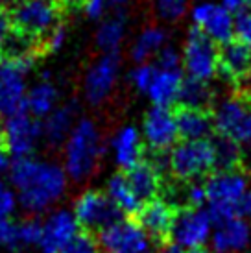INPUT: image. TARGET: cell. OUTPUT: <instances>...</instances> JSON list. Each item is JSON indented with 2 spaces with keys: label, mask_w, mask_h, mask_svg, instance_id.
I'll return each instance as SVG.
<instances>
[{
  "label": "cell",
  "mask_w": 251,
  "mask_h": 253,
  "mask_svg": "<svg viewBox=\"0 0 251 253\" xmlns=\"http://www.w3.org/2000/svg\"><path fill=\"white\" fill-rule=\"evenodd\" d=\"M76 216L69 211H57L46 218L41 229L39 250L41 253H61L65 246L78 235Z\"/></svg>",
  "instance_id": "obj_13"
},
{
  "label": "cell",
  "mask_w": 251,
  "mask_h": 253,
  "mask_svg": "<svg viewBox=\"0 0 251 253\" xmlns=\"http://www.w3.org/2000/svg\"><path fill=\"white\" fill-rule=\"evenodd\" d=\"M0 150H6V137H4V126L0 124Z\"/></svg>",
  "instance_id": "obj_43"
},
{
  "label": "cell",
  "mask_w": 251,
  "mask_h": 253,
  "mask_svg": "<svg viewBox=\"0 0 251 253\" xmlns=\"http://www.w3.org/2000/svg\"><path fill=\"white\" fill-rule=\"evenodd\" d=\"M107 194L111 196V200L120 207V211L129 216H137V212L140 211V200L135 196L131 185L127 181L126 174H115L107 183Z\"/></svg>",
  "instance_id": "obj_27"
},
{
  "label": "cell",
  "mask_w": 251,
  "mask_h": 253,
  "mask_svg": "<svg viewBox=\"0 0 251 253\" xmlns=\"http://www.w3.org/2000/svg\"><path fill=\"white\" fill-rule=\"evenodd\" d=\"M181 82L183 76L179 69H174V71L157 69L154 82L148 89V96L152 98L155 106H172L177 100V94H179V89H181Z\"/></svg>",
  "instance_id": "obj_22"
},
{
  "label": "cell",
  "mask_w": 251,
  "mask_h": 253,
  "mask_svg": "<svg viewBox=\"0 0 251 253\" xmlns=\"http://www.w3.org/2000/svg\"><path fill=\"white\" fill-rule=\"evenodd\" d=\"M250 155H251V142H250Z\"/></svg>",
  "instance_id": "obj_47"
},
{
  "label": "cell",
  "mask_w": 251,
  "mask_h": 253,
  "mask_svg": "<svg viewBox=\"0 0 251 253\" xmlns=\"http://www.w3.org/2000/svg\"><path fill=\"white\" fill-rule=\"evenodd\" d=\"M0 2H2V0H0Z\"/></svg>",
  "instance_id": "obj_48"
},
{
  "label": "cell",
  "mask_w": 251,
  "mask_h": 253,
  "mask_svg": "<svg viewBox=\"0 0 251 253\" xmlns=\"http://www.w3.org/2000/svg\"><path fill=\"white\" fill-rule=\"evenodd\" d=\"M209 214L212 224H222L238 216V204L248 192V176L244 169L216 172L205 183Z\"/></svg>",
  "instance_id": "obj_3"
},
{
  "label": "cell",
  "mask_w": 251,
  "mask_h": 253,
  "mask_svg": "<svg viewBox=\"0 0 251 253\" xmlns=\"http://www.w3.org/2000/svg\"><path fill=\"white\" fill-rule=\"evenodd\" d=\"M235 32L240 41H244L246 44L251 46V11H244L238 13L235 19Z\"/></svg>",
  "instance_id": "obj_35"
},
{
  "label": "cell",
  "mask_w": 251,
  "mask_h": 253,
  "mask_svg": "<svg viewBox=\"0 0 251 253\" xmlns=\"http://www.w3.org/2000/svg\"><path fill=\"white\" fill-rule=\"evenodd\" d=\"M120 69V59L117 52H107L94 67L85 80V96L91 104H100L111 92L117 82Z\"/></svg>",
  "instance_id": "obj_18"
},
{
  "label": "cell",
  "mask_w": 251,
  "mask_h": 253,
  "mask_svg": "<svg viewBox=\"0 0 251 253\" xmlns=\"http://www.w3.org/2000/svg\"><path fill=\"white\" fill-rule=\"evenodd\" d=\"M57 100V89L54 84L48 82V76H44L39 84H35L30 92L26 94V111L34 115L35 119L39 117H46Z\"/></svg>",
  "instance_id": "obj_26"
},
{
  "label": "cell",
  "mask_w": 251,
  "mask_h": 253,
  "mask_svg": "<svg viewBox=\"0 0 251 253\" xmlns=\"http://www.w3.org/2000/svg\"><path fill=\"white\" fill-rule=\"evenodd\" d=\"M212 144V154H214V170L216 172H225V170L244 169V152L240 144L231 141L223 135H212L210 137Z\"/></svg>",
  "instance_id": "obj_25"
},
{
  "label": "cell",
  "mask_w": 251,
  "mask_h": 253,
  "mask_svg": "<svg viewBox=\"0 0 251 253\" xmlns=\"http://www.w3.org/2000/svg\"><path fill=\"white\" fill-rule=\"evenodd\" d=\"M78 113V102H67L63 107L50 113L48 119L42 124V135L50 146H59L69 135L74 117Z\"/></svg>",
  "instance_id": "obj_23"
},
{
  "label": "cell",
  "mask_w": 251,
  "mask_h": 253,
  "mask_svg": "<svg viewBox=\"0 0 251 253\" xmlns=\"http://www.w3.org/2000/svg\"><path fill=\"white\" fill-rule=\"evenodd\" d=\"M175 207L168 204L165 198H155L142 204L137 212V224L152 237V240H167L170 237L172 222L175 216Z\"/></svg>",
  "instance_id": "obj_17"
},
{
  "label": "cell",
  "mask_w": 251,
  "mask_h": 253,
  "mask_svg": "<svg viewBox=\"0 0 251 253\" xmlns=\"http://www.w3.org/2000/svg\"><path fill=\"white\" fill-rule=\"evenodd\" d=\"M212 235V220L209 211L202 207H181L175 211L170 237L183 250H198L205 246Z\"/></svg>",
  "instance_id": "obj_6"
},
{
  "label": "cell",
  "mask_w": 251,
  "mask_h": 253,
  "mask_svg": "<svg viewBox=\"0 0 251 253\" xmlns=\"http://www.w3.org/2000/svg\"><path fill=\"white\" fill-rule=\"evenodd\" d=\"M104 152L96 126L91 120H82L67 142V172L72 179L82 181L94 172L98 159Z\"/></svg>",
  "instance_id": "obj_4"
},
{
  "label": "cell",
  "mask_w": 251,
  "mask_h": 253,
  "mask_svg": "<svg viewBox=\"0 0 251 253\" xmlns=\"http://www.w3.org/2000/svg\"><path fill=\"white\" fill-rule=\"evenodd\" d=\"M238 216L251 218V189L246 192V196L238 204Z\"/></svg>",
  "instance_id": "obj_40"
},
{
  "label": "cell",
  "mask_w": 251,
  "mask_h": 253,
  "mask_svg": "<svg viewBox=\"0 0 251 253\" xmlns=\"http://www.w3.org/2000/svg\"><path fill=\"white\" fill-rule=\"evenodd\" d=\"M122 37H124V17H122V13H119L117 17L105 21L100 26L96 34V42L105 54L107 52H117Z\"/></svg>",
  "instance_id": "obj_29"
},
{
  "label": "cell",
  "mask_w": 251,
  "mask_h": 253,
  "mask_svg": "<svg viewBox=\"0 0 251 253\" xmlns=\"http://www.w3.org/2000/svg\"><path fill=\"white\" fill-rule=\"evenodd\" d=\"M188 253H210V252H207V250H202V248H198V250H190Z\"/></svg>",
  "instance_id": "obj_44"
},
{
  "label": "cell",
  "mask_w": 251,
  "mask_h": 253,
  "mask_svg": "<svg viewBox=\"0 0 251 253\" xmlns=\"http://www.w3.org/2000/svg\"><path fill=\"white\" fill-rule=\"evenodd\" d=\"M98 242L104 253H150L152 237L137 222L119 220L98 233Z\"/></svg>",
  "instance_id": "obj_9"
},
{
  "label": "cell",
  "mask_w": 251,
  "mask_h": 253,
  "mask_svg": "<svg viewBox=\"0 0 251 253\" xmlns=\"http://www.w3.org/2000/svg\"><path fill=\"white\" fill-rule=\"evenodd\" d=\"M24 74L13 61L0 63V117L9 119L26 111V85Z\"/></svg>",
  "instance_id": "obj_12"
},
{
  "label": "cell",
  "mask_w": 251,
  "mask_h": 253,
  "mask_svg": "<svg viewBox=\"0 0 251 253\" xmlns=\"http://www.w3.org/2000/svg\"><path fill=\"white\" fill-rule=\"evenodd\" d=\"M185 69L188 76L209 82L218 72V46L202 28L188 32L187 46H185Z\"/></svg>",
  "instance_id": "obj_10"
},
{
  "label": "cell",
  "mask_w": 251,
  "mask_h": 253,
  "mask_svg": "<svg viewBox=\"0 0 251 253\" xmlns=\"http://www.w3.org/2000/svg\"><path fill=\"white\" fill-rule=\"evenodd\" d=\"M15 211V196L4 183L0 181V216H9Z\"/></svg>",
  "instance_id": "obj_37"
},
{
  "label": "cell",
  "mask_w": 251,
  "mask_h": 253,
  "mask_svg": "<svg viewBox=\"0 0 251 253\" xmlns=\"http://www.w3.org/2000/svg\"><path fill=\"white\" fill-rule=\"evenodd\" d=\"M212 89H210L207 82L198 80V78H183L181 89L175 100V106H185V107H196V109H207L212 111Z\"/></svg>",
  "instance_id": "obj_24"
},
{
  "label": "cell",
  "mask_w": 251,
  "mask_h": 253,
  "mask_svg": "<svg viewBox=\"0 0 251 253\" xmlns=\"http://www.w3.org/2000/svg\"><path fill=\"white\" fill-rule=\"evenodd\" d=\"M11 32V21H9V13L6 7H0V44L6 39V36Z\"/></svg>",
  "instance_id": "obj_39"
},
{
  "label": "cell",
  "mask_w": 251,
  "mask_h": 253,
  "mask_svg": "<svg viewBox=\"0 0 251 253\" xmlns=\"http://www.w3.org/2000/svg\"><path fill=\"white\" fill-rule=\"evenodd\" d=\"M42 135V124L34 115L26 111L9 117L4 124L6 152L17 157H28L35 148V142Z\"/></svg>",
  "instance_id": "obj_11"
},
{
  "label": "cell",
  "mask_w": 251,
  "mask_h": 253,
  "mask_svg": "<svg viewBox=\"0 0 251 253\" xmlns=\"http://www.w3.org/2000/svg\"><path fill=\"white\" fill-rule=\"evenodd\" d=\"M2 61H4V57H2V54H0V63H2Z\"/></svg>",
  "instance_id": "obj_46"
},
{
  "label": "cell",
  "mask_w": 251,
  "mask_h": 253,
  "mask_svg": "<svg viewBox=\"0 0 251 253\" xmlns=\"http://www.w3.org/2000/svg\"><path fill=\"white\" fill-rule=\"evenodd\" d=\"M159 253H183V248H179L177 244H168V246H165L163 250H161Z\"/></svg>",
  "instance_id": "obj_42"
},
{
  "label": "cell",
  "mask_w": 251,
  "mask_h": 253,
  "mask_svg": "<svg viewBox=\"0 0 251 253\" xmlns=\"http://www.w3.org/2000/svg\"><path fill=\"white\" fill-rule=\"evenodd\" d=\"M214 170L212 144L207 139L185 141L170 152V174L179 181H198Z\"/></svg>",
  "instance_id": "obj_5"
},
{
  "label": "cell",
  "mask_w": 251,
  "mask_h": 253,
  "mask_svg": "<svg viewBox=\"0 0 251 253\" xmlns=\"http://www.w3.org/2000/svg\"><path fill=\"white\" fill-rule=\"evenodd\" d=\"M124 174L127 177L129 185H131L135 196L140 200V204L155 200L157 194L161 192V189H163V177L159 176V172L146 159H142L137 167L126 170Z\"/></svg>",
  "instance_id": "obj_20"
},
{
  "label": "cell",
  "mask_w": 251,
  "mask_h": 253,
  "mask_svg": "<svg viewBox=\"0 0 251 253\" xmlns=\"http://www.w3.org/2000/svg\"><path fill=\"white\" fill-rule=\"evenodd\" d=\"M174 117L177 122L179 137H183L185 141H200V139H207L214 133L212 111L174 106Z\"/></svg>",
  "instance_id": "obj_19"
},
{
  "label": "cell",
  "mask_w": 251,
  "mask_h": 253,
  "mask_svg": "<svg viewBox=\"0 0 251 253\" xmlns=\"http://www.w3.org/2000/svg\"><path fill=\"white\" fill-rule=\"evenodd\" d=\"M214 253H244L251 248V225L242 216H235L216 225L210 235Z\"/></svg>",
  "instance_id": "obj_16"
},
{
  "label": "cell",
  "mask_w": 251,
  "mask_h": 253,
  "mask_svg": "<svg viewBox=\"0 0 251 253\" xmlns=\"http://www.w3.org/2000/svg\"><path fill=\"white\" fill-rule=\"evenodd\" d=\"M144 137L148 148L152 150H168L179 137L174 111L168 107L155 106L146 113L144 119Z\"/></svg>",
  "instance_id": "obj_14"
},
{
  "label": "cell",
  "mask_w": 251,
  "mask_h": 253,
  "mask_svg": "<svg viewBox=\"0 0 251 253\" xmlns=\"http://www.w3.org/2000/svg\"><path fill=\"white\" fill-rule=\"evenodd\" d=\"M157 65H159V69H165V71L179 69V54H177V50L165 44V46L159 50Z\"/></svg>",
  "instance_id": "obj_34"
},
{
  "label": "cell",
  "mask_w": 251,
  "mask_h": 253,
  "mask_svg": "<svg viewBox=\"0 0 251 253\" xmlns=\"http://www.w3.org/2000/svg\"><path fill=\"white\" fill-rule=\"evenodd\" d=\"M61 253H104L98 239L89 231H78V235L65 246Z\"/></svg>",
  "instance_id": "obj_31"
},
{
  "label": "cell",
  "mask_w": 251,
  "mask_h": 253,
  "mask_svg": "<svg viewBox=\"0 0 251 253\" xmlns=\"http://www.w3.org/2000/svg\"><path fill=\"white\" fill-rule=\"evenodd\" d=\"M187 9V0H157V11L163 19L175 21Z\"/></svg>",
  "instance_id": "obj_33"
},
{
  "label": "cell",
  "mask_w": 251,
  "mask_h": 253,
  "mask_svg": "<svg viewBox=\"0 0 251 253\" xmlns=\"http://www.w3.org/2000/svg\"><path fill=\"white\" fill-rule=\"evenodd\" d=\"M155 72H157V67L154 65H140L139 69H135L131 72V84L135 85V89H139L140 92H148Z\"/></svg>",
  "instance_id": "obj_32"
},
{
  "label": "cell",
  "mask_w": 251,
  "mask_h": 253,
  "mask_svg": "<svg viewBox=\"0 0 251 253\" xmlns=\"http://www.w3.org/2000/svg\"><path fill=\"white\" fill-rule=\"evenodd\" d=\"M84 11L91 19H100L105 11V0H87L84 6Z\"/></svg>",
  "instance_id": "obj_38"
},
{
  "label": "cell",
  "mask_w": 251,
  "mask_h": 253,
  "mask_svg": "<svg viewBox=\"0 0 251 253\" xmlns=\"http://www.w3.org/2000/svg\"><path fill=\"white\" fill-rule=\"evenodd\" d=\"M42 225L37 220H24L21 224H15V240L11 253H22L24 250L39 246Z\"/></svg>",
  "instance_id": "obj_30"
},
{
  "label": "cell",
  "mask_w": 251,
  "mask_h": 253,
  "mask_svg": "<svg viewBox=\"0 0 251 253\" xmlns=\"http://www.w3.org/2000/svg\"><path fill=\"white\" fill-rule=\"evenodd\" d=\"M113 2H119V4H120V2H126V0H113Z\"/></svg>",
  "instance_id": "obj_45"
},
{
  "label": "cell",
  "mask_w": 251,
  "mask_h": 253,
  "mask_svg": "<svg viewBox=\"0 0 251 253\" xmlns=\"http://www.w3.org/2000/svg\"><path fill=\"white\" fill-rule=\"evenodd\" d=\"M124 212L111 200L109 194L100 190H87L74 204V216L85 231H102L107 225L122 220Z\"/></svg>",
  "instance_id": "obj_7"
},
{
  "label": "cell",
  "mask_w": 251,
  "mask_h": 253,
  "mask_svg": "<svg viewBox=\"0 0 251 253\" xmlns=\"http://www.w3.org/2000/svg\"><path fill=\"white\" fill-rule=\"evenodd\" d=\"M6 9L11 28L37 41H42L52 30L57 28L63 15H67V9L57 0H13Z\"/></svg>",
  "instance_id": "obj_2"
},
{
  "label": "cell",
  "mask_w": 251,
  "mask_h": 253,
  "mask_svg": "<svg viewBox=\"0 0 251 253\" xmlns=\"http://www.w3.org/2000/svg\"><path fill=\"white\" fill-rule=\"evenodd\" d=\"M192 19H194L196 26L202 28L216 44H223L233 39L235 21L231 17L229 9H225L223 6L209 4V2L200 4L192 11Z\"/></svg>",
  "instance_id": "obj_15"
},
{
  "label": "cell",
  "mask_w": 251,
  "mask_h": 253,
  "mask_svg": "<svg viewBox=\"0 0 251 253\" xmlns=\"http://www.w3.org/2000/svg\"><path fill=\"white\" fill-rule=\"evenodd\" d=\"M214 131L238 144L251 142V102L233 96L212 111Z\"/></svg>",
  "instance_id": "obj_8"
},
{
  "label": "cell",
  "mask_w": 251,
  "mask_h": 253,
  "mask_svg": "<svg viewBox=\"0 0 251 253\" xmlns=\"http://www.w3.org/2000/svg\"><path fill=\"white\" fill-rule=\"evenodd\" d=\"M9 179L19 190V202L28 212H42L65 192V174L56 165L32 157H17L9 169Z\"/></svg>",
  "instance_id": "obj_1"
},
{
  "label": "cell",
  "mask_w": 251,
  "mask_h": 253,
  "mask_svg": "<svg viewBox=\"0 0 251 253\" xmlns=\"http://www.w3.org/2000/svg\"><path fill=\"white\" fill-rule=\"evenodd\" d=\"M167 42V34L163 32L161 28H148L144 30L142 34L139 36V39L135 41L131 50V56L137 63H142L144 59L159 52Z\"/></svg>",
  "instance_id": "obj_28"
},
{
  "label": "cell",
  "mask_w": 251,
  "mask_h": 253,
  "mask_svg": "<svg viewBox=\"0 0 251 253\" xmlns=\"http://www.w3.org/2000/svg\"><path fill=\"white\" fill-rule=\"evenodd\" d=\"M15 240V224H11L6 216H0V248L11 252Z\"/></svg>",
  "instance_id": "obj_36"
},
{
  "label": "cell",
  "mask_w": 251,
  "mask_h": 253,
  "mask_svg": "<svg viewBox=\"0 0 251 253\" xmlns=\"http://www.w3.org/2000/svg\"><path fill=\"white\" fill-rule=\"evenodd\" d=\"M113 148H115L117 163L124 169V172L137 167L144 159V154H146V150L142 146L140 137L135 127L120 129L117 137H115V141H113Z\"/></svg>",
  "instance_id": "obj_21"
},
{
  "label": "cell",
  "mask_w": 251,
  "mask_h": 253,
  "mask_svg": "<svg viewBox=\"0 0 251 253\" xmlns=\"http://www.w3.org/2000/svg\"><path fill=\"white\" fill-rule=\"evenodd\" d=\"M85 2L87 0H63V6H65L67 11H70V9H80V7L84 9Z\"/></svg>",
  "instance_id": "obj_41"
}]
</instances>
